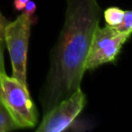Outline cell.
<instances>
[{
	"instance_id": "1",
	"label": "cell",
	"mask_w": 132,
	"mask_h": 132,
	"mask_svg": "<svg viewBox=\"0 0 132 132\" xmlns=\"http://www.w3.org/2000/svg\"><path fill=\"white\" fill-rule=\"evenodd\" d=\"M102 13L97 0H66L63 26L40 92L44 114L81 88L92 35Z\"/></svg>"
},
{
	"instance_id": "4",
	"label": "cell",
	"mask_w": 132,
	"mask_h": 132,
	"mask_svg": "<svg viewBox=\"0 0 132 132\" xmlns=\"http://www.w3.org/2000/svg\"><path fill=\"white\" fill-rule=\"evenodd\" d=\"M129 36L130 35L119 32L112 26H98L94 30L85 61V71L93 70L104 63L114 62Z\"/></svg>"
},
{
	"instance_id": "13",
	"label": "cell",
	"mask_w": 132,
	"mask_h": 132,
	"mask_svg": "<svg viewBox=\"0 0 132 132\" xmlns=\"http://www.w3.org/2000/svg\"><path fill=\"white\" fill-rule=\"evenodd\" d=\"M0 104H2V102H1V99H0ZM3 105V104H2Z\"/></svg>"
},
{
	"instance_id": "8",
	"label": "cell",
	"mask_w": 132,
	"mask_h": 132,
	"mask_svg": "<svg viewBox=\"0 0 132 132\" xmlns=\"http://www.w3.org/2000/svg\"><path fill=\"white\" fill-rule=\"evenodd\" d=\"M119 32L131 35L132 32V12L131 10H125L124 16L119 26H115Z\"/></svg>"
},
{
	"instance_id": "11",
	"label": "cell",
	"mask_w": 132,
	"mask_h": 132,
	"mask_svg": "<svg viewBox=\"0 0 132 132\" xmlns=\"http://www.w3.org/2000/svg\"><path fill=\"white\" fill-rule=\"evenodd\" d=\"M8 23H9V21L0 12V39L1 40H4V31Z\"/></svg>"
},
{
	"instance_id": "9",
	"label": "cell",
	"mask_w": 132,
	"mask_h": 132,
	"mask_svg": "<svg viewBox=\"0 0 132 132\" xmlns=\"http://www.w3.org/2000/svg\"><path fill=\"white\" fill-rule=\"evenodd\" d=\"M4 40L0 39V76L6 74L4 63Z\"/></svg>"
},
{
	"instance_id": "10",
	"label": "cell",
	"mask_w": 132,
	"mask_h": 132,
	"mask_svg": "<svg viewBox=\"0 0 132 132\" xmlns=\"http://www.w3.org/2000/svg\"><path fill=\"white\" fill-rule=\"evenodd\" d=\"M24 9V13H26L28 16H33L35 10H36V5H35V3L33 2L32 0H29V1L26 3Z\"/></svg>"
},
{
	"instance_id": "7",
	"label": "cell",
	"mask_w": 132,
	"mask_h": 132,
	"mask_svg": "<svg viewBox=\"0 0 132 132\" xmlns=\"http://www.w3.org/2000/svg\"><path fill=\"white\" fill-rule=\"evenodd\" d=\"M18 128V126L13 120L6 108L0 104V132H7Z\"/></svg>"
},
{
	"instance_id": "2",
	"label": "cell",
	"mask_w": 132,
	"mask_h": 132,
	"mask_svg": "<svg viewBox=\"0 0 132 132\" xmlns=\"http://www.w3.org/2000/svg\"><path fill=\"white\" fill-rule=\"evenodd\" d=\"M0 99L19 128H34L38 120L36 108L27 84L6 74L0 76Z\"/></svg>"
},
{
	"instance_id": "6",
	"label": "cell",
	"mask_w": 132,
	"mask_h": 132,
	"mask_svg": "<svg viewBox=\"0 0 132 132\" xmlns=\"http://www.w3.org/2000/svg\"><path fill=\"white\" fill-rule=\"evenodd\" d=\"M102 15H104L107 26L115 27V26H119L122 21L123 16H124V10L120 9L117 6H110V7L105 9Z\"/></svg>"
},
{
	"instance_id": "5",
	"label": "cell",
	"mask_w": 132,
	"mask_h": 132,
	"mask_svg": "<svg viewBox=\"0 0 132 132\" xmlns=\"http://www.w3.org/2000/svg\"><path fill=\"white\" fill-rule=\"evenodd\" d=\"M87 104V97L80 88L44 114L37 132H62L67 130Z\"/></svg>"
},
{
	"instance_id": "12",
	"label": "cell",
	"mask_w": 132,
	"mask_h": 132,
	"mask_svg": "<svg viewBox=\"0 0 132 132\" xmlns=\"http://www.w3.org/2000/svg\"><path fill=\"white\" fill-rule=\"evenodd\" d=\"M29 0H14V6L16 10H23Z\"/></svg>"
},
{
	"instance_id": "3",
	"label": "cell",
	"mask_w": 132,
	"mask_h": 132,
	"mask_svg": "<svg viewBox=\"0 0 132 132\" xmlns=\"http://www.w3.org/2000/svg\"><path fill=\"white\" fill-rule=\"evenodd\" d=\"M33 16L23 12L15 21L6 24L4 42L9 52L13 77L26 84V62Z\"/></svg>"
}]
</instances>
